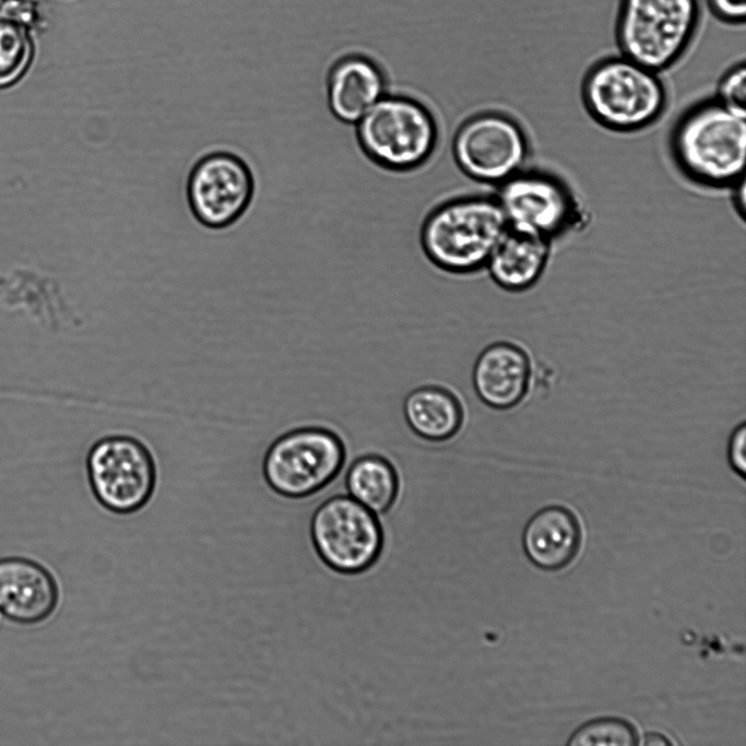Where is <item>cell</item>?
I'll return each mask as SVG.
<instances>
[{
    "label": "cell",
    "instance_id": "277c9868",
    "mask_svg": "<svg viewBox=\"0 0 746 746\" xmlns=\"http://www.w3.org/2000/svg\"><path fill=\"white\" fill-rule=\"evenodd\" d=\"M700 0H619L615 39L620 55L661 73L687 54L701 22Z\"/></svg>",
    "mask_w": 746,
    "mask_h": 746
},
{
    "label": "cell",
    "instance_id": "ba28073f",
    "mask_svg": "<svg viewBox=\"0 0 746 746\" xmlns=\"http://www.w3.org/2000/svg\"><path fill=\"white\" fill-rule=\"evenodd\" d=\"M309 533L322 563L343 575L370 568L383 546L378 516L345 490L330 494L316 507L310 518Z\"/></svg>",
    "mask_w": 746,
    "mask_h": 746
},
{
    "label": "cell",
    "instance_id": "5bb4252c",
    "mask_svg": "<svg viewBox=\"0 0 746 746\" xmlns=\"http://www.w3.org/2000/svg\"><path fill=\"white\" fill-rule=\"evenodd\" d=\"M58 585L40 564L24 557L0 558V613L21 625L46 620L56 609Z\"/></svg>",
    "mask_w": 746,
    "mask_h": 746
},
{
    "label": "cell",
    "instance_id": "52a82bcc",
    "mask_svg": "<svg viewBox=\"0 0 746 746\" xmlns=\"http://www.w3.org/2000/svg\"><path fill=\"white\" fill-rule=\"evenodd\" d=\"M458 168L485 187H498L526 167L530 141L511 115L485 109L464 118L450 140Z\"/></svg>",
    "mask_w": 746,
    "mask_h": 746
},
{
    "label": "cell",
    "instance_id": "484cf974",
    "mask_svg": "<svg viewBox=\"0 0 746 746\" xmlns=\"http://www.w3.org/2000/svg\"><path fill=\"white\" fill-rule=\"evenodd\" d=\"M368 10H369V9H367V12H368ZM367 12H366V10L363 11V12L360 13L359 20H362V22H363V23H360V24H362L363 26L365 25V27L367 26V28H368V27H370V26L366 24L367 17H368ZM354 36H355V35H354ZM357 36H362V35L359 34V35H357ZM363 36H366V35H363ZM364 42H365V37L356 38V39H354V40L352 42L351 47L358 48V47H360V46H363V45H366V44H364ZM367 44H369V43H367ZM363 47H364V46H363Z\"/></svg>",
    "mask_w": 746,
    "mask_h": 746
},
{
    "label": "cell",
    "instance_id": "7c38bea8",
    "mask_svg": "<svg viewBox=\"0 0 746 746\" xmlns=\"http://www.w3.org/2000/svg\"><path fill=\"white\" fill-rule=\"evenodd\" d=\"M535 365L528 347L505 335L487 343L472 367V386L486 405L512 410L523 404L533 387Z\"/></svg>",
    "mask_w": 746,
    "mask_h": 746
},
{
    "label": "cell",
    "instance_id": "8fae6325",
    "mask_svg": "<svg viewBox=\"0 0 746 746\" xmlns=\"http://www.w3.org/2000/svg\"><path fill=\"white\" fill-rule=\"evenodd\" d=\"M254 189L249 165L226 151L212 152L198 159L186 186L192 215L211 229L235 224L250 206Z\"/></svg>",
    "mask_w": 746,
    "mask_h": 746
},
{
    "label": "cell",
    "instance_id": "8992f818",
    "mask_svg": "<svg viewBox=\"0 0 746 746\" xmlns=\"http://www.w3.org/2000/svg\"><path fill=\"white\" fill-rule=\"evenodd\" d=\"M345 462V448L336 434L303 426L273 437L262 457L261 474L275 495L298 499L328 486Z\"/></svg>",
    "mask_w": 746,
    "mask_h": 746
},
{
    "label": "cell",
    "instance_id": "603a6c76",
    "mask_svg": "<svg viewBox=\"0 0 746 746\" xmlns=\"http://www.w3.org/2000/svg\"><path fill=\"white\" fill-rule=\"evenodd\" d=\"M712 15L730 25H744L746 0H706Z\"/></svg>",
    "mask_w": 746,
    "mask_h": 746
},
{
    "label": "cell",
    "instance_id": "6da1fadb",
    "mask_svg": "<svg viewBox=\"0 0 746 746\" xmlns=\"http://www.w3.org/2000/svg\"><path fill=\"white\" fill-rule=\"evenodd\" d=\"M668 152L690 182L708 189H731L745 178L746 117L714 98L700 100L673 125Z\"/></svg>",
    "mask_w": 746,
    "mask_h": 746
},
{
    "label": "cell",
    "instance_id": "2e32d148",
    "mask_svg": "<svg viewBox=\"0 0 746 746\" xmlns=\"http://www.w3.org/2000/svg\"><path fill=\"white\" fill-rule=\"evenodd\" d=\"M552 242L509 228L489 257L485 270L502 291L523 293L543 276L552 256Z\"/></svg>",
    "mask_w": 746,
    "mask_h": 746
},
{
    "label": "cell",
    "instance_id": "9a60e30c",
    "mask_svg": "<svg viewBox=\"0 0 746 746\" xmlns=\"http://www.w3.org/2000/svg\"><path fill=\"white\" fill-rule=\"evenodd\" d=\"M582 535L581 522L575 511L563 504H550L526 520L521 532V547L534 567L554 572L576 559Z\"/></svg>",
    "mask_w": 746,
    "mask_h": 746
},
{
    "label": "cell",
    "instance_id": "30bf717a",
    "mask_svg": "<svg viewBox=\"0 0 746 746\" xmlns=\"http://www.w3.org/2000/svg\"><path fill=\"white\" fill-rule=\"evenodd\" d=\"M90 488L107 510L129 514L143 508L157 484V464L151 449L130 435L97 439L85 460Z\"/></svg>",
    "mask_w": 746,
    "mask_h": 746
},
{
    "label": "cell",
    "instance_id": "ffe728a7",
    "mask_svg": "<svg viewBox=\"0 0 746 746\" xmlns=\"http://www.w3.org/2000/svg\"><path fill=\"white\" fill-rule=\"evenodd\" d=\"M640 743L636 726L627 719L599 717L580 724L569 735L568 746H635Z\"/></svg>",
    "mask_w": 746,
    "mask_h": 746
},
{
    "label": "cell",
    "instance_id": "cb8c5ba5",
    "mask_svg": "<svg viewBox=\"0 0 746 746\" xmlns=\"http://www.w3.org/2000/svg\"><path fill=\"white\" fill-rule=\"evenodd\" d=\"M731 191L733 193L732 196V202L734 204V209L739 215L742 221H745V213H746V185H745V178L742 179L739 182H737L734 187L731 188Z\"/></svg>",
    "mask_w": 746,
    "mask_h": 746
},
{
    "label": "cell",
    "instance_id": "d6986e66",
    "mask_svg": "<svg viewBox=\"0 0 746 746\" xmlns=\"http://www.w3.org/2000/svg\"><path fill=\"white\" fill-rule=\"evenodd\" d=\"M344 486L352 498L378 516L387 511L394 501L398 476L383 457L360 454L346 458Z\"/></svg>",
    "mask_w": 746,
    "mask_h": 746
},
{
    "label": "cell",
    "instance_id": "9c48e42d",
    "mask_svg": "<svg viewBox=\"0 0 746 746\" xmlns=\"http://www.w3.org/2000/svg\"><path fill=\"white\" fill-rule=\"evenodd\" d=\"M508 227L553 241L585 223V212L559 177L526 167L496 187Z\"/></svg>",
    "mask_w": 746,
    "mask_h": 746
},
{
    "label": "cell",
    "instance_id": "d4e9b609",
    "mask_svg": "<svg viewBox=\"0 0 746 746\" xmlns=\"http://www.w3.org/2000/svg\"><path fill=\"white\" fill-rule=\"evenodd\" d=\"M641 744L644 746H670L673 742L660 732L650 731L642 736Z\"/></svg>",
    "mask_w": 746,
    "mask_h": 746
},
{
    "label": "cell",
    "instance_id": "3957f363",
    "mask_svg": "<svg viewBox=\"0 0 746 746\" xmlns=\"http://www.w3.org/2000/svg\"><path fill=\"white\" fill-rule=\"evenodd\" d=\"M581 100L602 128L631 133L644 130L664 115L668 95L660 73L621 55L595 61L581 82Z\"/></svg>",
    "mask_w": 746,
    "mask_h": 746
},
{
    "label": "cell",
    "instance_id": "ac0fdd59",
    "mask_svg": "<svg viewBox=\"0 0 746 746\" xmlns=\"http://www.w3.org/2000/svg\"><path fill=\"white\" fill-rule=\"evenodd\" d=\"M34 10L24 0H8L0 5V87L17 82L34 56L31 28Z\"/></svg>",
    "mask_w": 746,
    "mask_h": 746
},
{
    "label": "cell",
    "instance_id": "7402d4cb",
    "mask_svg": "<svg viewBox=\"0 0 746 746\" xmlns=\"http://www.w3.org/2000/svg\"><path fill=\"white\" fill-rule=\"evenodd\" d=\"M726 457L732 471L741 477L746 474V424L739 423L732 430L726 448Z\"/></svg>",
    "mask_w": 746,
    "mask_h": 746
},
{
    "label": "cell",
    "instance_id": "e0dca14e",
    "mask_svg": "<svg viewBox=\"0 0 746 746\" xmlns=\"http://www.w3.org/2000/svg\"><path fill=\"white\" fill-rule=\"evenodd\" d=\"M402 414L417 436L431 441L451 437L462 421L458 398L436 381H423L408 390L402 401Z\"/></svg>",
    "mask_w": 746,
    "mask_h": 746
},
{
    "label": "cell",
    "instance_id": "7a4b0ae2",
    "mask_svg": "<svg viewBox=\"0 0 746 746\" xmlns=\"http://www.w3.org/2000/svg\"><path fill=\"white\" fill-rule=\"evenodd\" d=\"M509 227L494 194L473 192L434 206L419 232L426 257L452 273L484 269Z\"/></svg>",
    "mask_w": 746,
    "mask_h": 746
},
{
    "label": "cell",
    "instance_id": "4fadbf2b",
    "mask_svg": "<svg viewBox=\"0 0 746 746\" xmlns=\"http://www.w3.org/2000/svg\"><path fill=\"white\" fill-rule=\"evenodd\" d=\"M389 92L381 66L360 51L340 55L329 67L325 99L332 116L355 126Z\"/></svg>",
    "mask_w": 746,
    "mask_h": 746
},
{
    "label": "cell",
    "instance_id": "5b68a950",
    "mask_svg": "<svg viewBox=\"0 0 746 746\" xmlns=\"http://www.w3.org/2000/svg\"><path fill=\"white\" fill-rule=\"evenodd\" d=\"M357 142L379 166L405 171L424 165L439 145L440 130L421 100L388 92L355 125Z\"/></svg>",
    "mask_w": 746,
    "mask_h": 746
},
{
    "label": "cell",
    "instance_id": "4316f807",
    "mask_svg": "<svg viewBox=\"0 0 746 746\" xmlns=\"http://www.w3.org/2000/svg\"><path fill=\"white\" fill-rule=\"evenodd\" d=\"M320 21H321V24H322L323 28L328 32V31H329V29H327V28H328V25H327V22H328V21L325 20L324 16H321V14H320ZM328 23H329V22H328ZM329 24H330V23H329ZM330 25H331V24H330ZM331 26H332V25H331ZM328 33L330 34V32H328ZM359 34H363V33H359ZM330 35H331V34H330ZM332 36H333V35H332ZM360 37H366V36H350V37H343V38H342V43H343V44H341L340 47L343 46L346 42H351V40L354 39V38H360ZM344 47H345V46H344Z\"/></svg>",
    "mask_w": 746,
    "mask_h": 746
},
{
    "label": "cell",
    "instance_id": "44dd1931",
    "mask_svg": "<svg viewBox=\"0 0 746 746\" xmlns=\"http://www.w3.org/2000/svg\"><path fill=\"white\" fill-rule=\"evenodd\" d=\"M713 98L729 110L746 117V66L744 61L733 64L721 75Z\"/></svg>",
    "mask_w": 746,
    "mask_h": 746
}]
</instances>
